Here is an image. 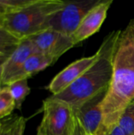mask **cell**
Returning a JSON list of instances; mask_svg holds the SVG:
<instances>
[{
    "label": "cell",
    "mask_w": 134,
    "mask_h": 135,
    "mask_svg": "<svg viewBox=\"0 0 134 135\" xmlns=\"http://www.w3.org/2000/svg\"><path fill=\"white\" fill-rule=\"evenodd\" d=\"M134 100V19L120 31L113 54L112 79L102 104L103 127L107 135Z\"/></svg>",
    "instance_id": "6da1fadb"
},
{
    "label": "cell",
    "mask_w": 134,
    "mask_h": 135,
    "mask_svg": "<svg viewBox=\"0 0 134 135\" xmlns=\"http://www.w3.org/2000/svg\"><path fill=\"white\" fill-rule=\"evenodd\" d=\"M120 31H113L104 38L98 49L99 59L77 81L62 93L49 97L66 103L73 109L107 91L112 79L115 46Z\"/></svg>",
    "instance_id": "7a4b0ae2"
},
{
    "label": "cell",
    "mask_w": 134,
    "mask_h": 135,
    "mask_svg": "<svg viewBox=\"0 0 134 135\" xmlns=\"http://www.w3.org/2000/svg\"><path fill=\"white\" fill-rule=\"evenodd\" d=\"M66 4L64 0H36L32 4L2 17L1 25L21 40L45 30L47 20Z\"/></svg>",
    "instance_id": "3957f363"
},
{
    "label": "cell",
    "mask_w": 134,
    "mask_h": 135,
    "mask_svg": "<svg viewBox=\"0 0 134 135\" xmlns=\"http://www.w3.org/2000/svg\"><path fill=\"white\" fill-rule=\"evenodd\" d=\"M43 118L36 135H73L76 118L72 108L62 101L47 98L43 102Z\"/></svg>",
    "instance_id": "277c9868"
},
{
    "label": "cell",
    "mask_w": 134,
    "mask_h": 135,
    "mask_svg": "<svg viewBox=\"0 0 134 135\" xmlns=\"http://www.w3.org/2000/svg\"><path fill=\"white\" fill-rule=\"evenodd\" d=\"M100 0L66 1L65 6L53 14L45 25V30L52 29L70 36L78 28L85 16Z\"/></svg>",
    "instance_id": "5b68a950"
},
{
    "label": "cell",
    "mask_w": 134,
    "mask_h": 135,
    "mask_svg": "<svg viewBox=\"0 0 134 135\" xmlns=\"http://www.w3.org/2000/svg\"><path fill=\"white\" fill-rule=\"evenodd\" d=\"M107 92H103L79 107L72 108L76 119L88 135H106L102 104Z\"/></svg>",
    "instance_id": "8992f818"
},
{
    "label": "cell",
    "mask_w": 134,
    "mask_h": 135,
    "mask_svg": "<svg viewBox=\"0 0 134 135\" xmlns=\"http://www.w3.org/2000/svg\"><path fill=\"white\" fill-rule=\"evenodd\" d=\"M39 54L58 59L64 53L75 47L70 36L52 29L42 31L28 38Z\"/></svg>",
    "instance_id": "52a82bcc"
},
{
    "label": "cell",
    "mask_w": 134,
    "mask_h": 135,
    "mask_svg": "<svg viewBox=\"0 0 134 135\" xmlns=\"http://www.w3.org/2000/svg\"><path fill=\"white\" fill-rule=\"evenodd\" d=\"M100 52L97 51L93 55L80 59L58 73L47 85V89L52 95H56L70 86L88 69H89L99 59Z\"/></svg>",
    "instance_id": "ba28073f"
},
{
    "label": "cell",
    "mask_w": 134,
    "mask_h": 135,
    "mask_svg": "<svg viewBox=\"0 0 134 135\" xmlns=\"http://www.w3.org/2000/svg\"><path fill=\"white\" fill-rule=\"evenodd\" d=\"M112 0H100L83 18L77 30L71 36L74 45H77L97 32L107 17Z\"/></svg>",
    "instance_id": "9c48e42d"
},
{
    "label": "cell",
    "mask_w": 134,
    "mask_h": 135,
    "mask_svg": "<svg viewBox=\"0 0 134 135\" xmlns=\"http://www.w3.org/2000/svg\"><path fill=\"white\" fill-rule=\"evenodd\" d=\"M39 53L29 39H23L16 50L9 56L2 69V85H8L13 77L21 70L26 60L32 55Z\"/></svg>",
    "instance_id": "30bf717a"
},
{
    "label": "cell",
    "mask_w": 134,
    "mask_h": 135,
    "mask_svg": "<svg viewBox=\"0 0 134 135\" xmlns=\"http://www.w3.org/2000/svg\"><path fill=\"white\" fill-rule=\"evenodd\" d=\"M57 60L58 59L54 58H52L45 55H42L39 53L35 54L30 56L26 60V62L23 65L21 70L13 77L10 83L17 80L28 79L32 76L45 70L47 67L53 65Z\"/></svg>",
    "instance_id": "8fae6325"
},
{
    "label": "cell",
    "mask_w": 134,
    "mask_h": 135,
    "mask_svg": "<svg viewBox=\"0 0 134 135\" xmlns=\"http://www.w3.org/2000/svg\"><path fill=\"white\" fill-rule=\"evenodd\" d=\"M6 86H8L13 96L15 103V109L21 110L23 102L27 96L30 93L31 90L28 84V79L17 80Z\"/></svg>",
    "instance_id": "7c38bea8"
},
{
    "label": "cell",
    "mask_w": 134,
    "mask_h": 135,
    "mask_svg": "<svg viewBox=\"0 0 134 135\" xmlns=\"http://www.w3.org/2000/svg\"><path fill=\"white\" fill-rule=\"evenodd\" d=\"M21 40L0 25V52L10 55Z\"/></svg>",
    "instance_id": "4fadbf2b"
},
{
    "label": "cell",
    "mask_w": 134,
    "mask_h": 135,
    "mask_svg": "<svg viewBox=\"0 0 134 135\" xmlns=\"http://www.w3.org/2000/svg\"><path fill=\"white\" fill-rule=\"evenodd\" d=\"M15 109V103L8 86L0 87V121L9 116Z\"/></svg>",
    "instance_id": "5bb4252c"
},
{
    "label": "cell",
    "mask_w": 134,
    "mask_h": 135,
    "mask_svg": "<svg viewBox=\"0 0 134 135\" xmlns=\"http://www.w3.org/2000/svg\"><path fill=\"white\" fill-rule=\"evenodd\" d=\"M117 126L126 135H134V100L124 110Z\"/></svg>",
    "instance_id": "9a60e30c"
},
{
    "label": "cell",
    "mask_w": 134,
    "mask_h": 135,
    "mask_svg": "<svg viewBox=\"0 0 134 135\" xmlns=\"http://www.w3.org/2000/svg\"><path fill=\"white\" fill-rule=\"evenodd\" d=\"M19 116H11L1 120L0 135H14Z\"/></svg>",
    "instance_id": "2e32d148"
},
{
    "label": "cell",
    "mask_w": 134,
    "mask_h": 135,
    "mask_svg": "<svg viewBox=\"0 0 134 135\" xmlns=\"http://www.w3.org/2000/svg\"><path fill=\"white\" fill-rule=\"evenodd\" d=\"M25 125H26V119L22 116H19L14 135H24V133L25 130Z\"/></svg>",
    "instance_id": "e0dca14e"
},
{
    "label": "cell",
    "mask_w": 134,
    "mask_h": 135,
    "mask_svg": "<svg viewBox=\"0 0 134 135\" xmlns=\"http://www.w3.org/2000/svg\"><path fill=\"white\" fill-rule=\"evenodd\" d=\"M9 55L4 54L2 52H0V87L2 86V69L5 62H6L7 59L9 58Z\"/></svg>",
    "instance_id": "ac0fdd59"
},
{
    "label": "cell",
    "mask_w": 134,
    "mask_h": 135,
    "mask_svg": "<svg viewBox=\"0 0 134 135\" xmlns=\"http://www.w3.org/2000/svg\"><path fill=\"white\" fill-rule=\"evenodd\" d=\"M11 12H12V9L9 7H8L6 4H4L2 2V0H0V16L3 17L6 14L11 13Z\"/></svg>",
    "instance_id": "d6986e66"
},
{
    "label": "cell",
    "mask_w": 134,
    "mask_h": 135,
    "mask_svg": "<svg viewBox=\"0 0 134 135\" xmlns=\"http://www.w3.org/2000/svg\"><path fill=\"white\" fill-rule=\"evenodd\" d=\"M73 135H88L77 119H76V128H75V131H74Z\"/></svg>",
    "instance_id": "ffe728a7"
},
{
    "label": "cell",
    "mask_w": 134,
    "mask_h": 135,
    "mask_svg": "<svg viewBox=\"0 0 134 135\" xmlns=\"http://www.w3.org/2000/svg\"><path fill=\"white\" fill-rule=\"evenodd\" d=\"M107 135H126V134L120 129L118 126H116Z\"/></svg>",
    "instance_id": "44dd1931"
},
{
    "label": "cell",
    "mask_w": 134,
    "mask_h": 135,
    "mask_svg": "<svg viewBox=\"0 0 134 135\" xmlns=\"http://www.w3.org/2000/svg\"><path fill=\"white\" fill-rule=\"evenodd\" d=\"M2 16H0V25L2 24Z\"/></svg>",
    "instance_id": "7402d4cb"
},
{
    "label": "cell",
    "mask_w": 134,
    "mask_h": 135,
    "mask_svg": "<svg viewBox=\"0 0 134 135\" xmlns=\"http://www.w3.org/2000/svg\"><path fill=\"white\" fill-rule=\"evenodd\" d=\"M0 127H1V121H0Z\"/></svg>",
    "instance_id": "603a6c76"
}]
</instances>
